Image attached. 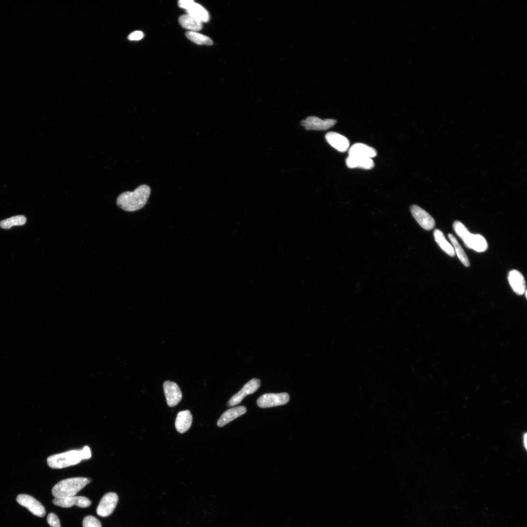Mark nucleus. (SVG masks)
<instances>
[{
	"label": "nucleus",
	"instance_id": "nucleus-20",
	"mask_svg": "<svg viewBox=\"0 0 527 527\" xmlns=\"http://www.w3.org/2000/svg\"><path fill=\"white\" fill-rule=\"evenodd\" d=\"M179 22L183 28L189 31H200L203 28L202 22L188 15L182 16Z\"/></svg>",
	"mask_w": 527,
	"mask_h": 527
},
{
	"label": "nucleus",
	"instance_id": "nucleus-2",
	"mask_svg": "<svg viewBox=\"0 0 527 527\" xmlns=\"http://www.w3.org/2000/svg\"><path fill=\"white\" fill-rule=\"evenodd\" d=\"M91 481V479L85 478L62 480L53 487L52 494L54 497L74 496Z\"/></svg>",
	"mask_w": 527,
	"mask_h": 527
},
{
	"label": "nucleus",
	"instance_id": "nucleus-12",
	"mask_svg": "<svg viewBox=\"0 0 527 527\" xmlns=\"http://www.w3.org/2000/svg\"><path fill=\"white\" fill-rule=\"evenodd\" d=\"M411 210L413 216L422 228L427 231L434 229L435 221L427 212L417 205H413Z\"/></svg>",
	"mask_w": 527,
	"mask_h": 527
},
{
	"label": "nucleus",
	"instance_id": "nucleus-28",
	"mask_svg": "<svg viewBox=\"0 0 527 527\" xmlns=\"http://www.w3.org/2000/svg\"><path fill=\"white\" fill-rule=\"evenodd\" d=\"M81 450L82 456L83 459H90L92 456V453L90 448L88 446H85Z\"/></svg>",
	"mask_w": 527,
	"mask_h": 527
},
{
	"label": "nucleus",
	"instance_id": "nucleus-1",
	"mask_svg": "<svg viewBox=\"0 0 527 527\" xmlns=\"http://www.w3.org/2000/svg\"><path fill=\"white\" fill-rule=\"evenodd\" d=\"M151 193V187L147 185H142L134 191H125L121 193L117 198V205L126 212L139 211L146 205Z\"/></svg>",
	"mask_w": 527,
	"mask_h": 527
},
{
	"label": "nucleus",
	"instance_id": "nucleus-10",
	"mask_svg": "<svg viewBox=\"0 0 527 527\" xmlns=\"http://www.w3.org/2000/svg\"><path fill=\"white\" fill-rule=\"evenodd\" d=\"M337 123L334 119L322 120L315 116L308 117L301 122V124L308 130H326L330 128Z\"/></svg>",
	"mask_w": 527,
	"mask_h": 527
},
{
	"label": "nucleus",
	"instance_id": "nucleus-27",
	"mask_svg": "<svg viewBox=\"0 0 527 527\" xmlns=\"http://www.w3.org/2000/svg\"><path fill=\"white\" fill-rule=\"evenodd\" d=\"M144 36V33L141 31H136L129 35L128 39L131 41H139L142 39Z\"/></svg>",
	"mask_w": 527,
	"mask_h": 527
},
{
	"label": "nucleus",
	"instance_id": "nucleus-26",
	"mask_svg": "<svg viewBox=\"0 0 527 527\" xmlns=\"http://www.w3.org/2000/svg\"><path fill=\"white\" fill-rule=\"evenodd\" d=\"M48 524L51 527H61L60 521L57 516L53 513L48 514L47 517Z\"/></svg>",
	"mask_w": 527,
	"mask_h": 527
},
{
	"label": "nucleus",
	"instance_id": "nucleus-8",
	"mask_svg": "<svg viewBox=\"0 0 527 527\" xmlns=\"http://www.w3.org/2000/svg\"><path fill=\"white\" fill-rule=\"evenodd\" d=\"M17 501L34 515L40 517L45 516L46 512L44 507L32 496L25 494L19 495L17 497Z\"/></svg>",
	"mask_w": 527,
	"mask_h": 527
},
{
	"label": "nucleus",
	"instance_id": "nucleus-13",
	"mask_svg": "<svg viewBox=\"0 0 527 527\" xmlns=\"http://www.w3.org/2000/svg\"><path fill=\"white\" fill-rule=\"evenodd\" d=\"M327 142L339 152H346L350 146L349 140L344 136L334 132H329L325 136Z\"/></svg>",
	"mask_w": 527,
	"mask_h": 527
},
{
	"label": "nucleus",
	"instance_id": "nucleus-24",
	"mask_svg": "<svg viewBox=\"0 0 527 527\" xmlns=\"http://www.w3.org/2000/svg\"><path fill=\"white\" fill-rule=\"evenodd\" d=\"M26 222L27 219L24 216H17L0 222V228L8 230L13 226H23Z\"/></svg>",
	"mask_w": 527,
	"mask_h": 527
},
{
	"label": "nucleus",
	"instance_id": "nucleus-11",
	"mask_svg": "<svg viewBox=\"0 0 527 527\" xmlns=\"http://www.w3.org/2000/svg\"><path fill=\"white\" fill-rule=\"evenodd\" d=\"M53 504L62 508H70L77 506L80 508H87L92 504L91 501L84 496H70L64 497H55L52 501Z\"/></svg>",
	"mask_w": 527,
	"mask_h": 527
},
{
	"label": "nucleus",
	"instance_id": "nucleus-29",
	"mask_svg": "<svg viewBox=\"0 0 527 527\" xmlns=\"http://www.w3.org/2000/svg\"><path fill=\"white\" fill-rule=\"evenodd\" d=\"M193 1V0H180L178 2V5L181 8L186 10Z\"/></svg>",
	"mask_w": 527,
	"mask_h": 527
},
{
	"label": "nucleus",
	"instance_id": "nucleus-21",
	"mask_svg": "<svg viewBox=\"0 0 527 527\" xmlns=\"http://www.w3.org/2000/svg\"><path fill=\"white\" fill-rule=\"evenodd\" d=\"M434 236L440 248L449 256L454 257L455 254L454 248L447 241L443 232L439 230L436 229L434 231Z\"/></svg>",
	"mask_w": 527,
	"mask_h": 527
},
{
	"label": "nucleus",
	"instance_id": "nucleus-7",
	"mask_svg": "<svg viewBox=\"0 0 527 527\" xmlns=\"http://www.w3.org/2000/svg\"><path fill=\"white\" fill-rule=\"evenodd\" d=\"M118 500L116 493H108L104 495L97 508V514L103 517L110 515L115 509Z\"/></svg>",
	"mask_w": 527,
	"mask_h": 527
},
{
	"label": "nucleus",
	"instance_id": "nucleus-3",
	"mask_svg": "<svg viewBox=\"0 0 527 527\" xmlns=\"http://www.w3.org/2000/svg\"><path fill=\"white\" fill-rule=\"evenodd\" d=\"M453 228L455 233L468 248L479 252H484L487 249V242L482 235L472 234L464 224L458 221L454 222Z\"/></svg>",
	"mask_w": 527,
	"mask_h": 527
},
{
	"label": "nucleus",
	"instance_id": "nucleus-22",
	"mask_svg": "<svg viewBox=\"0 0 527 527\" xmlns=\"http://www.w3.org/2000/svg\"><path fill=\"white\" fill-rule=\"evenodd\" d=\"M448 237L453 246V248H454L455 253H456V254L460 261L462 262L463 264L466 267H470V263L469 260L466 253L464 251L463 248L461 247L456 238L451 234H449Z\"/></svg>",
	"mask_w": 527,
	"mask_h": 527
},
{
	"label": "nucleus",
	"instance_id": "nucleus-23",
	"mask_svg": "<svg viewBox=\"0 0 527 527\" xmlns=\"http://www.w3.org/2000/svg\"><path fill=\"white\" fill-rule=\"evenodd\" d=\"M186 36L188 39L197 45L211 46L213 44V42L210 38L197 32L188 31L186 33Z\"/></svg>",
	"mask_w": 527,
	"mask_h": 527
},
{
	"label": "nucleus",
	"instance_id": "nucleus-6",
	"mask_svg": "<svg viewBox=\"0 0 527 527\" xmlns=\"http://www.w3.org/2000/svg\"><path fill=\"white\" fill-rule=\"evenodd\" d=\"M260 384V380L257 378L248 381L230 400L227 403L228 407L234 406L239 404L247 395L255 392L259 388Z\"/></svg>",
	"mask_w": 527,
	"mask_h": 527
},
{
	"label": "nucleus",
	"instance_id": "nucleus-4",
	"mask_svg": "<svg viewBox=\"0 0 527 527\" xmlns=\"http://www.w3.org/2000/svg\"><path fill=\"white\" fill-rule=\"evenodd\" d=\"M82 460L81 450H72L50 456L47 463L52 469H62L77 465Z\"/></svg>",
	"mask_w": 527,
	"mask_h": 527
},
{
	"label": "nucleus",
	"instance_id": "nucleus-25",
	"mask_svg": "<svg viewBox=\"0 0 527 527\" xmlns=\"http://www.w3.org/2000/svg\"><path fill=\"white\" fill-rule=\"evenodd\" d=\"M83 527H102L100 521L93 516H86L83 521Z\"/></svg>",
	"mask_w": 527,
	"mask_h": 527
},
{
	"label": "nucleus",
	"instance_id": "nucleus-19",
	"mask_svg": "<svg viewBox=\"0 0 527 527\" xmlns=\"http://www.w3.org/2000/svg\"><path fill=\"white\" fill-rule=\"evenodd\" d=\"M346 163L347 167L351 169L360 168L370 170L374 166L373 161L370 158L349 156Z\"/></svg>",
	"mask_w": 527,
	"mask_h": 527
},
{
	"label": "nucleus",
	"instance_id": "nucleus-9",
	"mask_svg": "<svg viewBox=\"0 0 527 527\" xmlns=\"http://www.w3.org/2000/svg\"><path fill=\"white\" fill-rule=\"evenodd\" d=\"M166 401L168 406L173 407L181 401L182 393L178 385L175 382L167 381L163 384Z\"/></svg>",
	"mask_w": 527,
	"mask_h": 527
},
{
	"label": "nucleus",
	"instance_id": "nucleus-16",
	"mask_svg": "<svg viewBox=\"0 0 527 527\" xmlns=\"http://www.w3.org/2000/svg\"><path fill=\"white\" fill-rule=\"evenodd\" d=\"M350 156H356L372 158L377 155L376 150L365 144L356 143L350 148L349 151Z\"/></svg>",
	"mask_w": 527,
	"mask_h": 527
},
{
	"label": "nucleus",
	"instance_id": "nucleus-15",
	"mask_svg": "<svg viewBox=\"0 0 527 527\" xmlns=\"http://www.w3.org/2000/svg\"><path fill=\"white\" fill-rule=\"evenodd\" d=\"M247 409L244 406H239L230 409L225 412L217 422L219 427H223L233 420L245 414Z\"/></svg>",
	"mask_w": 527,
	"mask_h": 527
},
{
	"label": "nucleus",
	"instance_id": "nucleus-5",
	"mask_svg": "<svg viewBox=\"0 0 527 527\" xmlns=\"http://www.w3.org/2000/svg\"><path fill=\"white\" fill-rule=\"evenodd\" d=\"M289 401V395L286 392L266 393L258 399L257 404L260 408H267L286 404Z\"/></svg>",
	"mask_w": 527,
	"mask_h": 527
},
{
	"label": "nucleus",
	"instance_id": "nucleus-17",
	"mask_svg": "<svg viewBox=\"0 0 527 527\" xmlns=\"http://www.w3.org/2000/svg\"><path fill=\"white\" fill-rule=\"evenodd\" d=\"M192 421V416L188 410L180 412L175 420V428L178 432L183 434L190 428Z\"/></svg>",
	"mask_w": 527,
	"mask_h": 527
},
{
	"label": "nucleus",
	"instance_id": "nucleus-14",
	"mask_svg": "<svg viewBox=\"0 0 527 527\" xmlns=\"http://www.w3.org/2000/svg\"><path fill=\"white\" fill-rule=\"evenodd\" d=\"M509 283L514 292L522 295L526 290V282L523 275L517 270L511 271L508 275Z\"/></svg>",
	"mask_w": 527,
	"mask_h": 527
},
{
	"label": "nucleus",
	"instance_id": "nucleus-30",
	"mask_svg": "<svg viewBox=\"0 0 527 527\" xmlns=\"http://www.w3.org/2000/svg\"><path fill=\"white\" fill-rule=\"evenodd\" d=\"M523 445L525 446L526 449H527V434L525 433L523 435Z\"/></svg>",
	"mask_w": 527,
	"mask_h": 527
},
{
	"label": "nucleus",
	"instance_id": "nucleus-18",
	"mask_svg": "<svg viewBox=\"0 0 527 527\" xmlns=\"http://www.w3.org/2000/svg\"><path fill=\"white\" fill-rule=\"evenodd\" d=\"M187 15L200 20L207 23L210 20V15L207 11L202 5L193 1L186 10Z\"/></svg>",
	"mask_w": 527,
	"mask_h": 527
}]
</instances>
